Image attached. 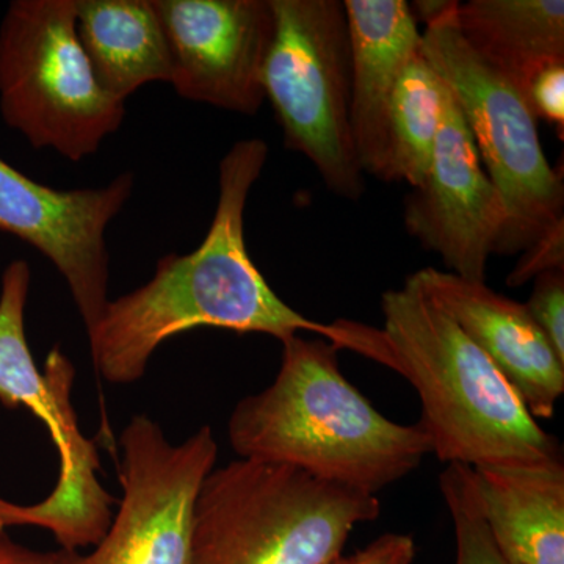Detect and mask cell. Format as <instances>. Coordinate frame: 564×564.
<instances>
[{"label": "cell", "instance_id": "obj_1", "mask_svg": "<svg viewBox=\"0 0 564 564\" xmlns=\"http://www.w3.org/2000/svg\"><path fill=\"white\" fill-rule=\"evenodd\" d=\"M267 159L265 141H237L221 159L217 209L203 243L188 254L163 256L147 284L107 303L88 333L93 366L107 383H137L163 343L199 326L265 334L280 343L310 332L339 350L372 358L373 326L304 317L282 302L252 262L245 207Z\"/></svg>", "mask_w": 564, "mask_h": 564}, {"label": "cell", "instance_id": "obj_2", "mask_svg": "<svg viewBox=\"0 0 564 564\" xmlns=\"http://www.w3.org/2000/svg\"><path fill=\"white\" fill-rule=\"evenodd\" d=\"M281 344L273 383L240 400L229 417L228 440L239 458L375 496L432 454L419 423L386 417L344 377L336 345L299 334Z\"/></svg>", "mask_w": 564, "mask_h": 564}, {"label": "cell", "instance_id": "obj_3", "mask_svg": "<svg viewBox=\"0 0 564 564\" xmlns=\"http://www.w3.org/2000/svg\"><path fill=\"white\" fill-rule=\"evenodd\" d=\"M386 367L422 404L419 425L440 462L473 467L536 466L563 459L491 359L406 280L381 296Z\"/></svg>", "mask_w": 564, "mask_h": 564}, {"label": "cell", "instance_id": "obj_4", "mask_svg": "<svg viewBox=\"0 0 564 564\" xmlns=\"http://www.w3.org/2000/svg\"><path fill=\"white\" fill-rule=\"evenodd\" d=\"M377 496L281 464L236 459L207 475L195 508L193 564H326Z\"/></svg>", "mask_w": 564, "mask_h": 564}, {"label": "cell", "instance_id": "obj_5", "mask_svg": "<svg viewBox=\"0 0 564 564\" xmlns=\"http://www.w3.org/2000/svg\"><path fill=\"white\" fill-rule=\"evenodd\" d=\"M0 115L36 150L96 154L124 121L99 87L76 29V0H14L0 21Z\"/></svg>", "mask_w": 564, "mask_h": 564}, {"label": "cell", "instance_id": "obj_6", "mask_svg": "<svg viewBox=\"0 0 564 564\" xmlns=\"http://www.w3.org/2000/svg\"><path fill=\"white\" fill-rule=\"evenodd\" d=\"M274 35L263 93L289 150L313 162L340 198H361L362 166L351 129V47L340 0H272Z\"/></svg>", "mask_w": 564, "mask_h": 564}, {"label": "cell", "instance_id": "obj_7", "mask_svg": "<svg viewBox=\"0 0 564 564\" xmlns=\"http://www.w3.org/2000/svg\"><path fill=\"white\" fill-rule=\"evenodd\" d=\"M455 10L425 25L422 52L458 104L485 172L502 198L507 225L496 254H518L564 225L563 174L545 159L538 120L524 96L467 46L455 25Z\"/></svg>", "mask_w": 564, "mask_h": 564}, {"label": "cell", "instance_id": "obj_8", "mask_svg": "<svg viewBox=\"0 0 564 564\" xmlns=\"http://www.w3.org/2000/svg\"><path fill=\"white\" fill-rule=\"evenodd\" d=\"M31 278L28 262L13 261L0 282V402L36 415L61 456L57 485L46 499L29 505V522L50 530L61 543L88 544L109 529L115 499L99 484L98 451L82 434L70 403L73 362L58 347L47 355L43 373L33 359L24 322Z\"/></svg>", "mask_w": 564, "mask_h": 564}, {"label": "cell", "instance_id": "obj_9", "mask_svg": "<svg viewBox=\"0 0 564 564\" xmlns=\"http://www.w3.org/2000/svg\"><path fill=\"white\" fill-rule=\"evenodd\" d=\"M121 447L120 507L102 540L73 564H193L196 500L218 458L210 426L174 444L158 422L135 415Z\"/></svg>", "mask_w": 564, "mask_h": 564}, {"label": "cell", "instance_id": "obj_10", "mask_svg": "<svg viewBox=\"0 0 564 564\" xmlns=\"http://www.w3.org/2000/svg\"><path fill=\"white\" fill-rule=\"evenodd\" d=\"M132 191L129 172L106 187L57 191L0 158V231L31 245L54 263L68 284L87 334L110 302L107 228Z\"/></svg>", "mask_w": 564, "mask_h": 564}, {"label": "cell", "instance_id": "obj_11", "mask_svg": "<svg viewBox=\"0 0 564 564\" xmlns=\"http://www.w3.org/2000/svg\"><path fill=\"white\" fill-rule=\"evenodd\" d=\"M172 58L174 90L188 101L256 115L274 35L272 0H152Z\"/></svg>", "mask_w": 564, "mask_h": 564}, {"label": "cell", "instance_id": "obj_12", "mask_svg": "<svg viewBox=\"0 0 564 564\" xmlns=\"http://www.w3.org/2000/svg\"><path fill=\"white\" fill-rule=\"evenodd\" d=\"M505 225L502 198L447 88L432 162L404 204V228L441 256L447 272L486 282L489 256L496 254Z\"/></svg>", "mask_w": 564, "mask_h": 564}, {"label": "cell", "instance_id": "obj_13", "mask_svg": "<svg viewBox=\"0 0 564 564\" xmlns=\"http://www.w3.org/2000/svg\"><path fill=\"white\" fill-rule=\"evenodd\" d=\"M406 280L491 359L536 421L554 417L564 393V361L524 303L447 270L422 269Z\"/></svg>", "mask_w": 564, "mask_h": 564}, {"label": "cell", "instance_id": "obj_14", "mask_svg": "<svg viewBox=\"0 0 564 564\" xmlns=\"http://www.w3.org/2000/svg\"><path fill=\"white\" fill-rule=\"evenodd\" d=\"M351 47V129L364 174L388 182V110L422 32L404 0H345Z\"/></svg>", "mask_w": 564, "mask_h": 564}, {"label": "cell", "instance_id": "obj_15", "mask_svg": "<svg viewBox=\"0 0 564 564\" xmlns=\"http://www.w3.org/2000/svg\"><path fill=\"white\" fill-rule=\"evenodd\" d=\"M473 470L481 513L500 551L514 564H564L563 459Z\"/></svg>", "mask_w": 564, "mask_h": 564}, {"label": "cell", "instance_id": "obj_16", "mask_svg": "<svg viewBox=\"0 0 564 564\" xmlns=\"http://www.w3.org/2000/svg\"><path fill=\"white\" fill-rule=\"evenodd\" d=\"M76 29L96 82L111 98L124 102L143 85L172 82L152 0H76Z\"/></svg>", "mask_w": 564, "mask_h": 564}, {"label": "cell", "instance_id": "obj_17", "mask_svg": "<svg viewBox=\"0 0 564 564\" xmlns=\"http://www.w3.org/2000/svg\"><path fill=\"white\" fill-rule=\"evenodd\" d=\"M454 21L467 46L522 96L541 70L564 63L563 0H469L458 2Z\"/></svg>", "mask_w": 564, "mask_h": 564}, {"label": "cell", "instance_id": "obj_18", "mask_svg": "<svg viewBox=\"0 0 564 564\" xmlns=\"http://www.w3.org/2000/svg\"><path fill=\"white\" fill-rule=\"evenodd\" d=\"M422 44V43H421ZM444 80L421 50L408 62L388 110V182L421 184L440 133Z\"/></svg>", "mask_w": 564, "mask_h": 564}, {"label": "cell", "instance_id": "obj_19", "mask_svg": "<svg viewBox=\"0 0 564 564\" xmlns=\"http://www.w3.org/2000/svg\"><path fill=\"white\" fill-rule=\"evenodd\" d=\"M440 486L454 524V564H514L500 551L486 525L473 467L447 464Z\"/></svg>", "mask_w": 564, "mask_h": 564}, {"label": "cell", "instance_id": "obj_20", "mask_svg": "<svg viewBox=\"0 0 564 564\" xmlns=\"http://www.w3.org/2000/svg\"><path fill=\"white\" fill-rule=\"evenodd\" d=\"M524 304L530 317L564 361V269L534 278L532 295Z\"/></svg>", "mask_w": 564, "mask_h": 564}, {"label": "cell", "instance_id": "obj_21", "mask_svg": "<svg viewBox=\"0 0 564 564\" xmlns=\"http://www.w3.org/2000/svg\"><path fill=\"white\" fill-rule=\"evenodd\" d=\"M525 102L536 120L555 126L563 139L564 132V63L541 70L525 90Z\"/></svg>", "mask_w": 564, "mask_h": 564}, {"label": "cell", "instance_id": "obj_22", "mask_svg": "<svg viewBox=\"0 0 564 564\" xmlns=\"http://www.w3.org/2000/svg\"><path fill=\"white\" fill-rule=\"evenodd\" d=\"M562 269H564V225L545 234L522 251L514 269L508 274L507 284L513 289L522 288L540 274Z\"/></svg>", "mask_w": 564, "mask_h": 564}, {"label": "cell", "instance_id": "obj_23", "mask_svg": "<svg viewBox=\"0 0 564 564\" xmlns=\"http://www.w3.org/2000/svg\"><path fill=\"white\" fill-rule=\"evenodd\" d=\"M415 544L413 536L404 533H386L351 555H339L326 564H413Z\"/></svg>", "mask_w": 564, "mask_h": 564}, {"label": "cell", "instance_id": "obj_24", "mask_svg": "<svg viewBox=\"0 0 564 564\" xmlns=\"http://www.w3.org/2000/svg\"><path fill=\"white\" fill-rule=\"evenodd\" d=\"M76 552L55 551L41 552L28 545L17 543L7 533L0 530V564H73Z\"/></svg>", "mask_w": 564, "mask_h": 564}, {"label": "cell", "instance_id": "obj_25", "mask_svg": "<svg viewBox=\"0 0 564 564\" xmlns=\"http://www.w3.org/2000/svg\"><path fill=\"white\" fill-rule=\"evenodd\" d=\"M456 3V0H415L410 6L417 24L429 25L447 17Z\"/></svg>", "mask_w": 564, "mask_h": 564}]
</instances>
